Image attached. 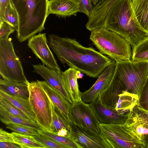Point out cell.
<instances>
[{
  "instance_id": "f35d334b",
  "label": "cell",
  "mask_w": 148,
  "mask_h": 148,
  "mask_svg": "<svg viewBox=\"0 0 148 148\" xmlns=\"http://www.w3.org/2000/svg\"><path fill=\"white\" fill-rule=\"evenodd\" d=\"M75 0V1H76L78 3H79V2L80 1V0Z\"/></svg>"
},
{
  "instance_id": "6da1fadb",
  "label": "cell",
  "mask_w": 148,
  "mask_h": 148,
  "mask_svg": "<svg viewBox=\"0 0 148 148\" xmlns=\"http://www.w3.org/2000/svg\"><path fill=\"white\" fill-rule=\"evenodd\" d=\"M48 45L60 62L90 77H97L112 59L91 47H86L76 39L48 35Z\"/></svg>"
},
{
  "instance_id": "7402d4cb",
  "label": "cell",
  "mask_w": 148,
  "mask_h": 148,
  "mask_svg": "<svg viewBox=\"0 0 148 148\" xmlns=\"http://www.w3.org/2000/svg\"><path fill=\"white\" fill-rule=\"evenodd\" d=\"M28 83H19L0 79V90L10 95L29 98Z\"/></svg>"
},
{
  "instance_id": "2e32d148",
  "label": "cell",
  "mask_w": 148,
  "mask_h": 148,
  "mask_svg": "<svg viewBox=\"0 0 148 148\" xmlns=\"http://www.w3.org/2000/svg\"><path fill=\"white\" fill-rule=\"evenodd\" d=\"M126 91L125 87L112 78L106 88L99 95L97 101L105 107L115 110L120 95Z\"/></svg>"
},
{
  "instance_id": "f546056e",
  "label": "cell",
  "mask_w": 148,
  "mask_h": 148,
  "mask_svg": "<svg viewBox=\"0 0 148 148\" xmlns=\"http://www.w3.org/2000/svg\"><path fill=\"white\" fill-rule=\"evenodd\" d=\"M137 104L142 109L148 111V75L139 95Z\"/></svg>"
},
{
  "instance_id": "8fae6325",
  "label": "cell",
  "mask_w": 148,
  "mask_h": 148,
  "mask_svg": "<svg viewBox=\"0 0 148 148\" xmlns=\"http://www.w3.org/2000/svg\"><path fill=\"white\" fill-rule=\"evenodd\" d=\"M71 134L79 148H111L100 133L71 123Z\"/></svg>"
},
{
  "instance_id": "f1b7e54d",
  "label": "cell",
  "mask_w": 148,
  "mask_h": 148,
  "mask_svg": "<svg viewBox=\"0 0 148 148\" xmlns=\"http://www.w3.org/2000/svg\"><path fill=\"white\" fill-rule=\"evenodd\" d=\"M0 105L3 107L13 114L18 116L27 120L32 121L31 119L23 112L1 96Z\"/></svg>"
},
{
  "instance_id": "cb8c5ba5",
  "label": "cell",
  "mask_w": 148,
  "mask_h": 148,
  "mask_svg": "<svg viewBox=\"0 0 148 148\" xmlns=\"http://www.w3.org/2000/svg\"><path fill=\"white\" fill-rule=\"evenodd\" d=\"M0 115L1 122L7 125L10 123H13L37 130H43L37 123L14 115L0 105Z\"/></svg>"
},
{
  "instance_id": "44dd1931",
  "label": "cell",
  "mask_w": 148,
  "mask_h": 148,
  "mask_svg": "<svg viewBox=\"0 0 148 148\" xmlns=\"http://www.w3.org/2000/svg\"><path fill=\"white\" fill-rule=\"evenodd\" d=\"M0 96L23 112L32 121L36 122V116L30 106L29 98L10 95L1 90Z\"/></svg>"
},
{
  "instance_id": "30bf717a",
  "label": "cell",
  "mask_w": 148,
  "mask_h": 148,
  "mask_svg": "<svg viewBox=\"0 0 148 148\" xmlns=\"http://www.w3.org/2000/svg\"><path fill=\"white\" fill-rule=\"evenodd\" d=\"M124 124L137 136L144 148H148V111L136 104L131 109Z\"/></svg>"
},
{
  "instance_id": "603a6c76",
  "label": "cell",
  "mask_w": 148,
  "mask_h": 148,
  "mask_svg": "<svg viewBox=\"0 0 148 148\" xmlns=\"http://www.w3.org/2000/svg\"><path fill=\"white\" fill-rule=\"evenodd\" d=\"M52 121L49 132L56 134L62 128L71 133V122L67 117L51 101Z\"/></svg>"
},
{
  "instance_id": "277c9868",
  "label": "cell",
  "mask_w": 148,
  "mask_h": 148,
  "mask_svg": "<svg viewBox=\"0 0 148 148\" xmlns=\"http://www.w3.org/2000/svg\"><path fill=\"white\" fill-rule=\"evenodd\" d=\"M90 38L101 53L116 62L128 61L132 58L131 45L115 32L101 27L91 32Z\"/></svg>"
},
{
  "instance_id": "9a60e30c",
  "label": "cell",
  "mask_w": 148,
  "mask_h": 148,
  "mask_svg": "<svg viewBox=\"0 0 148 148\" xmlns=\"http://www.w3.org/2000/svg\"><path fill=\"white\" fill-rule=\"evenodd\" d=\"M89 104L100 123L124 124L129 115L121 114L115 109L105 107L97 100Z\"/></svg>"
},
{
  "instance_id": "836d02e7",
  "label": "cell",
  "mask_w": 148,
  "mask_h": 148,
  "mask_svg": "<svg viewBox=\"0 0 148 148\" xmlns=\"http://www.w3.org/2000/svg\"><path fill=\"white\" fill-rule=\"evenodd\" d=\"M15 29L8 23L0 22V39H8L10 35L13 33Z\"/></svg>"
},
{
  "instance_id": "4dcf8cb0",
  "label": "cell",
  "mask_w": 148,
  "mask_h": 148,
  "mask_svg": "<svg viewBox=\"0 0 148 148\" xmlns=\"http://www.w3.org/2000/svg\"><path fill=\"white\" fill-rule=\"evenodd\" d=\"M6 128L13 132L22 134L31 135H40L37 129L15 124H8L7 125Z\"/></svg>"
},
{
  "instance_id": "5b68a950",
  "label": "cell",
  "mask_w": 148,
  "mask_h": 148,
  "mask_svg": "<svg viewBox=\"0 0 148 148\" xmlns=\"http://www.w3.org/2000/svg\"><path fill=\"white\" fill-rule=\"evenodd\" d=\"M148 75V62L130 60L116 62L112 78L124 86L128 92L138 96Z\"/></svg>"
},
{
  "instance_id": "3957f363",
  "label": "cell",
  "mask_w": 148,
  "mask_h": 148,
  "mask_svg": "<svg viewBox=\"0 0 148 148\" xmlns=\"http://www.w3.org/2000/svg\"><path fill=\"white\" fill-rule=\"evenodd\" d=\"M18 17L16 37L22 42L45 29L48 0H10Z\"/></svg>"
},
{
  "instance_id": "d6a6232c",
  "label": "cell",
  "mask_w": 148,
  "mask_h": 148,
  "mask_svg": "<svg viewBox=\"0 0 148 148\" xmlns=\"http://www.w3.org/2000/svg\"><path fill=\"white\" fill-rule=\"evenodd\" d=\"M92 3L91 0H80L78 3L79 12L84 13L89 17L94 7Z\"/></svg>"
},
{
  "instance_id": "484cf974",
  "label": "cell",
  "mask_w": 148,
  "mask_h": 148,
  "mask_svg": "<svg viewBox=\"0 0 148 148\" xmlns=\"http://www.w3.org/2000/svg\"><path fill=\"white\" fill-rule=\"evenodd\" d=\"M37 130L40 135L64 146L66 148H79L73 138L59 136L45 130Z\"/></svg>"
},
{
  "instance_id": "5bb4252c",
  "label": "cell",
  "mask_w": 148,
  "mask_h": 148,
  "mask_svg": "<svg viewBox=\"0 0 148 148\" xmlns=\"http://www.w3.org/2000/svg\"><path fill=\"white\" fill-rule=\"evenodd\" d=\"M33 72L39 74L51 86L61 93L71 103H73L65 88L62 79L63 72L45 66L39 63L33 65Z\"/></svg>"
},
{
  "instance_id": "4fadbf2b",
  "label": "cell",
  "mask_w": 148,
  "mask_h": 148,
  "mask_svg": "<svg viewBox=\"0 0 148 148\" xmlns=\"http://www.w3.org/2000/svg\"><path fill=\"white\" fill-rule=\"evenodd\" d=\"M116 63L115 60L112 59L110 64L99 75L93 85L88 90L81 92V99L84 102L90 103L97 100L99 95L110 83L115 71Z\"/></svg>"
},
{
  "instance_id": "e575fe53",
  "label": "cell",
  "mask_w": 148,
  "mask_h": 148,
  "mask_svg": "<svg viewBox=\"0 0 148 148\" xmlns=\"http://www.w3.org/2000/svg\"><path fill=\"white\" fill-rule=\"evenodd\" d=\"M0 142L15 143L11 133L6 132L2 128L0 129Z\"/></svg>"
},
{
  "instance_id": "ba28073f",
  "label": "cell",
  "mask_w": 148,
  "mask_h": 148,
  "mask_svg": "<svg viewBox=\"0 0 148 148\" xmlns=\"http://www.w3.org/2000/svg\"><path fill=\"white\" fill-rule=\"evenodd\" d=\"M100 133L111 148H144L134 132L124 124H99Z\"/></svg>"
},
{
  "instance_id": "83f0119b",
  "label": "cell",
  "mask_w": 148,
  "mask_h": 148,
  "mask_svg": "<svg viewBox=\"0 0 148 148\" xmlns=\"http://www.w3.org/2000/svg\"><path fill=\"white\" fill-rule=\"evenodd\" d=\"M5 22L17 30L18 23L17 12L10 1L7 6L3 18L0 22Z\"/></svg>"
},
{
  "instance_id": "ac0fdd59",
  "label": "cell",
  "mask_w": 148,
  "mask_h": 148,
  "mask_svg": "<svg viewBox=\"0 0 148 148\" xmlns=\"http://www.w3.org/2000/svg\"><path fill=\"white\" fill-rule=\"evenodd\" d=\"M81 72L70 67L62 72V79L65 89L73 103L81 99L77 79L81 78Z\"/></svg>"
},
{
  "instance_id": "d4e9b609",
  "label": "cell",
  "mask_w": 148,
  "mask_h": 148,
  "mask_svg": "<svg viewBox=\"0 0 148 148\" xmlns=\"http://www.w3.org/2000/svg\"><path fill=\"white\" fill-rule=\"evenodd\" d=\"M14 143L22 148H46L42 144L35 140L33 135L19 134L13 132L11 133Z\"/></svg>"
},
{
  "instance_id": "4316f807",
  "label": "cell",
  "mask_w": 148,
  "mask_h": 148,
  "mask_svg": "<svg viewBox=\"0 0 148 148\" xmlns=\"http://www.w3.org/2000/svg\"><path fill=\"white\" fill-rule=\"evenodd\" d=\"M132 60L148 62V37L132 48Z\"/></svg>"
},
{
  "instance_id": "1f68e13d",
  "label": "cell",
  "mask_w": 148,
  "mask_h": 148,
  "mask_svg": "<svg viewBox=\"0 0 148 148\" xmlns=\"http://www.w3.org/2000/svg\"><path fill=\"white\" fill-rule=\"evenodd\" d=\"M33 136L35 140L43 145L46 148H66L64 146L41 135H33Z\"/></svg>"
},
{
  "instance_id": "d590c367",
  "label": "cell",
  "mask_w": 148,
  "mask_h": 148,
  "mask_svg": "<svg viewBox=\"0 0 148 148\" xmlns=\"http://www.w3.org/2000/svg\"><path fill=\"white\" fill-rule=\"evenodd\" d=\"M10 2V0H0V21L3 18L5 9Z\"/></svg>"
},
{
  "instance_id": "e0dca14e",
  "label": "cell",
  "mask_w": 148,
  "mask_h": 148,
  "mask_svg": "<svg viewBox=\"0 0 148 148\" xmlns=\"http://www.w3.org/2000/svg\"><path fill=\"white\" fill-rule=\"evenodd\" d=\"M79 12L78 3L75 0H49L48 14H54L59 17L66 18L72 15L77 16Z\"/></svg>"
},
{
  "instance_id": "7c38bea8",
  "label": "cell",
  "mask_w": 148,
  "mask_h": 148,
  "mask_svg": "<svg viewBox=\"0 0 148 148\" xmlns=\"http://www.w3.org/2000/svg\"><path fill=\"white\" fill-rule=\"evenodd\" d=\"M46 33H40L29 39L28 46L43 64L55 69H60L49 48Z\"/></svg>"
},
{
  "instance_id": "74e56055",
  "label": "cell",
  "mask_w": 148,
  "mask_h": 148,
  "mask_svg": "<svg viewBox=\"0 0 148 148\" xmlns=\"http://www.w3.org/2000/svg\"><path fill=\"white\" fill-rule=\"evenodd\" d=\"M94 5H95L98 3L99 0H91Z\"/></svg>"
},
{
  "instance_id": "8d00e7d4",
  "label": "cell",
  "mask_w": 148,
  "mask_h": 148,
  "mask_svg": "<svg viewBox=\"0 0 148 148\" xmlns=\"http://www.w3.org/2000/svg\"><path fill=\"white\" fill-rule=\"evenodd\" d=\"M1 148H21L18 144L10 142H0Z\"/></svg>"
},
{
  "instance_id": "52a82bcc",
  "label": "cell",
  "mask_w": 148,
  "mask_h": 148,
  "mask_svg": "<svg viewBox=\"0 0 148 148\" xmlns=\"http://www.w3.org/2000/svg\"><path fill=\"white\" fill-rule=\"evenodd\" d=\"M28 88L29 99L36 122L43 130L50 132L52 121L51 100L37 81L29 82Z\"/></svg>"
},
{
  "instance_id": "ffe728a7",
  "label": "cell",
  "mask_w": 148,
  "mask_h": 148,
  "mask_svg": "<svg viewBox=\"0 0 148 148\" xmlns=\"http://www.w3.org/2000/svg\"><path fill=\"white\" fill-rule=\"evenodd\" d=\"M132 7L135 20L148 34V0H132Z\"/></svg>"
},
{
  "instance_id": "8992f818",
  "label": "cell",
  "mask_w": 148,
  "mask_h": 148,
  "mask_svg": "<svg viewBox=\"0 0 148 148\" xmlns=\"http://www.w3.org/2000/svg\"><path fill=\"white\" fill-rule=\"evenodd\" d=\"M0 74L3 79L28 83L21 62L16 55L10 38L0 39Z\"/></svg>"
},
{
  "instance_id": "9c48e42d",
  "label": "cell",
  "mask_w": 148,
  "mask_h": 148,
  "mask_svg": "<svg viewBox=\"0 0 148 148\" xmlns=\"http://www.w3.org/2000/svg\"><path fill=\"white\" fill-rule=\"evenodd\" d=\"M69 119L73 124L100 133V123L90 104L84 102L81 99L71 104Z\"/></svg>"
},
{
  "instance_id": "7a4b0ae2",
  "label": "cell",
  "mask_w": 148,
  "mask_h": 148,
  "mask_svg": "<svg viewBox=\"0 0 148 148\" xmlns=\"http://www.w3.org/2000/svg\"><path fill=\"white\" fill-rule=\"evenodd\" d=\"M105 27L122 36L132 48L148 37L134 18L132 0H117L107 14Z\"/></svg>"
},
{
  "instance_id": "d6986e66",
  "label": "cell",
  "mask_w": 148,
  "mask_h": 148,
  "mask_svg": "<svg viewBox=\"0 0 148 148\" xmlns=\"http://www.w3.org/2000/svg\"><path fill=\"white\" fill-rule=\"evenodd\" d=\"M37 81L50 98L51 102L69 119L71 103L61 93L50 86L46 81Z\"/></svg>"
}]
</instances>
